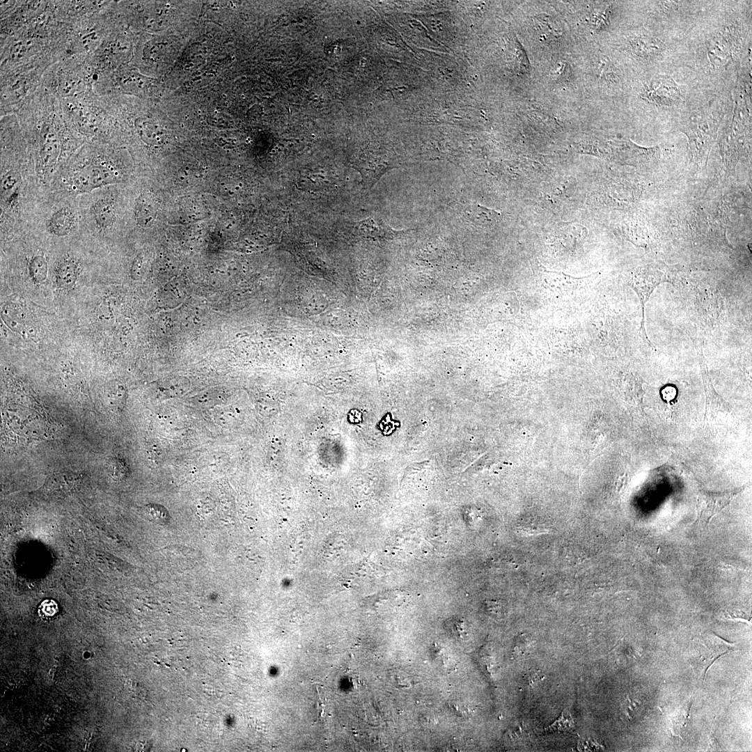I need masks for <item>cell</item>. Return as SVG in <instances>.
I'll return each instance as SVG.
<instances>
[{"label":"cell","instance_id":"cell-1","mask_svg":"<svg viewBox=\"0 0 752 752\" xmlns=\"http://www.w3.org/2000/svg\"><path fill=\"white\" fill-rule=\"evenodd\" d=\"M65 165L61 179L66 197L88 194L121 180L120 171L107 148L86 146Z\"/></svg>","mask_w":752,"mask_h":752},{"label":"cell","instance_id":"cell-2","mask_svg":"<svg viewBox=\"0 0 752 752\" xmlns=\"http://www.w3.org/2000/svg\"><path fill=\"white\" fill-rule=\"evenodd\" d=\"M47 97L46 109L38 117V120L33 123L31 131L33 132V140L31 143L32 149L31 156L35 164V170L38 182L41 185L47 184L53 178L54 173L58 172L60 163H66L65 161L71 157L65 153L64 149L68 146L67 139H65V123L62 120L61 115L58 113L61 108L57 111L54 109V103L50 104ZM70 152V151H69Z\"/></svg>","mask_w":752,"mask_h":752},{"label":"cell","instance_id":"cell-3","mask_svg":"<svg viewBox=\"0 0 752 752\" xmlns=\"http://www.w3.org/2000/svg\"><path fill=\"white\" fill-rule=\"evenodd\" d=\"M76 198L61 196L39 203L27 228H39L54 237H67L82 225V216Z\"/></svg>","mask_w":752,"mask_h":752},{"label":"cell","instance_id":"cell-4","mask_svg":"<svg viewBox=\"0 0 752 752\" xmlns=\"http://www.w3.org/2000/svg\"><path fill=\"white\" fill-rule=\"evenodd\" d=\"M77 201L82 228H89L100 235H108L118 221L117 196L110 187L82 195Z\"/></svg>","mask_w":752,"mask_h":752},{"label":"cell","instance_id":"cell-5","mask_svg":"<svg viewBox=\"0 0 752 752\" xmlns=\"http://www.w3.org/2000/svg\"><path fill=\"white\" fill-rule=\"evenodd\" d=\"M743 40V32L739 24L723 26L708 42L707 55L712 65L720 66L733 58L739 52Z\"/></svg>","mask_w":752,"mask_h":752},{"label":"cell","instance_id":"cell-6","mask_svg":"<svg viewBox=\"0 0 752 752\" xmlns=\"http://www.w3.org/2000/svg\"><path fill=\"white\" fill-rule=\"evenodd\" d=\"M683 127L682 131L688 137L693 158L696 160L707 158L716 136L714 120L708 117L697 118Z\"/></svg>","mask_w":752,"mask_h":752},{"label":"cell","instance_id":"cell-7","mask_svg":"<svg viewBox=\"0 0 752 752\" xmlns=\"http://www.w3.org/2000/svg\"><path fill=\"white\" fill-rule=\"evenodd\" d=\"M641 96L657 107H671L683 101L679 86L673 78L667 76L656 77L645 84Z\"/></svg>","mask_w":752,"mask_h":752},{"label":"cell","instance_id":"cell-8","mask_svg":"<svg viewBox=\"0 0 752 752\" xmlns=\"http://www.w3.org/2000/svg\"><path fill=\"white\" fill-rule=\"evenodd\" d=\"M666 281H669L667 279L666 274L657 269H650V267L638 269L633 274L630 280V285L636 293L641 305V329L643 339L650 345H652V343L648 337L644 325L645 304L657 285Z\"/></svg>","mask_w":752,"mask_h":752},{"label":"cell","instance_id":"cell-9","mask_svg":"<svg viewBox=\"0 0 752 752\" xmlns=\"http://www.w3.org/2000/svg\"><path fill=\"white\" fill-rule=\"evenodd\" d=\"M742 489L700 492L696 501L698 522L703 525H707L711 519L727 506Z\"/></svg>","mask_w":752,"mask_h":752},{"label":"cell","instance_id":"cell-10","mask_svg":"<svg viewBox=\"0 0 752 752\" xmlns=\"http://www.w3.org/2000/svg\"><path fill=\"white\" fill-rule=\"evenodd\" d=\"M699 363L705 395V417H712L719 413L730 411L729 404L715 391L707 371L705 359L702 349L698 348Z\"/></svg>","mask_w":752,"mask_h":752},{"label":"cell","instance_id":"cell-11","mask_svg":"<svg viewBox=\"0 0 752 752\" xmlns=\"http://www.w3.org/2000/svg\"><path fill=\"white\" fill-rule=\"evenodd\" d=\"M628 43L633 54L645 61L655 59L660 56L664 49V45L659 39L645 33L632 36L628 40Z\"/></svg>","mask_w":752,"mask_h":752},{"label":"cell","instance_id":"cell-12","mask_svg":"<svg viewBox=\"0 0 752 752\" xmlns=\"http://www.w3.org/2000/svg\"><path fill=\"white\" fill-rule=\"evenodd\" d=\"M544 281L551 290L561 295L582 289L589 276L572 277L557 272L545 270Z\"/></svg>","mask_w":752,"mask_h":752},{"label":"cell","instance_id":"cell-13","mask_svg":"<svg viewBox=\"0 0 752 752\" xmlns=\"http://www.w3.org/2000/svg\"><path fill=\"white\" fill-rule=\"evenodd\" d=\"M158 205L150 192L142 193L136 200L134 217L136 222L143 228L150 227L156 219Z\"/></svg>","mask_w":752,"mask_h":752},{"label":"cell","instance_id":"cell-14","mask_svg":"<svg viewBox=\"0 0 752 752\" xmlns=\"http://www.w3.org/2000/svg\"><path fill=\"white\" fill-rule=\"evenodd\" d=\"M354 228L361 235L384 238L394 237L403 232L393 229L382 220L372 217L355 223Z\"/></svg>","mask_w":752,"mask_h":752},{"label":"cell","instance_id":"cell-15","mask_svg":"<svg viewBox=\"0 0 752 752\" xmlns=\"http://www.w3.org/2000/svg\"><path fill=\"white\" fill-rule=\"evenodd\" d=\"M719 640V641L700 642L703 650L700 651L701 655L699 656V659H700V663H702L703 666L705 675L714 661L732 650L729 643L726 641H724L722 639Z\"/></svg>","mask_w":752,"mask_h":752},{"label":"cell","instance_id":"cell-16","mask_svg":"<svg viewBox=\"0 0 752 752\" xmlns=\"http://www.w3.org/2000/svg\"><path fill=\"white\" fill-rule=\"evenodd\" d=\"M78 275L77 263L71 259L61 261L56 270L57 285L62 288H71L75 283Z\"/></svg>","mask_w":752,"mask_h":752},{"label":"cell","instance_id":"cell-17","mask_svg":"<svg viewBox=\"0 0 752 752\" xmlns=\"http://www.w3.org/2000/svg\"><path fill=\"white\" fill-rule=\"evenodd\" d=\"M575 723L568 708H565L561 716L552 724L545 728L546 733H575Z\"/></svg>","mask_w":752,"mask_h":752},{"label":"cell","instance_id":"cell-18","mask_svg":"<svg viewBox=\"0 0 752 752\" xmlns=\"http://www.w3.org/2000/svg\"><path fill=\"white\" fill-rule=\"evenodd\" d=\"M28 269L29 275L35 283H41L46 280L48 263L42 254L33 256L29 262Z\"/></svg>","mask_w":752,"mask_h":752},{"label":"cell","instance_id":"cell-19","mask_svg":"<svg viewBox=\"0 0 752 752\" xmlns=\"http://www.w3.org/2000/svg\"><path fill=\"white\" fill-rule=\"evenodd\" d=\"M2 318L7 325L13 331L21 329L24 322V314L19 306L15 304H8L4 306L1 312Z\"/></svg>","mask_w":752,"mask_h":752},{"label":"cell","instance_id":"cell-20","mask_svg":"<svg viewBox=\"0 0 752 752\" xmlns=\"http://www.w3.org/2000/svg\"><path fill=\"white\" fill-rule=\"evenodd\" d=\"M449 707L451 710L457 715L464 716L468 714V709L462 703L459 702H452L450 703Z\"/></svg>","mask_w":752,"mask_h":752},{"label":"cell","instance_id":"cell-21","mask_svg":"<svg viewBox=\"0 0 752 752\" xmlns=\"http://www.w3.org/2000/svg\"><path fill=\"white\" fill-rule=\"evenodd\" d=\"M663 398L666 401L673 400L676 396V390L672 386H666L662 391Z\"/></svg>","mask_w":752,"mask_h":752},{"label":"cell","instance_id":"cell-22","mask_svg":"<svg viewBox=\"0 0 752 752\" xmlns=\"http://www.w3.org/2000/svg\"><path fill=\"white\" fill-rule=\"evenodd\" d=\"M225 105H226V106H228V102H225Z\"/></svg>","mask_w":752,"mask_h":752},{"label":"cell","instance_id":"cell-23","mask_svg":"<svg viewBox=\"0 0 752 752\" xmlns=\"http://www.w3.org/2000/svg\"><path fill=\"white\" fill-rule=\"evenodd\" d=\"M198 113H201V111H200V110H199V111H198Z\"/></svg>","mask_w":752,"mask_h":752}]
</instances>
